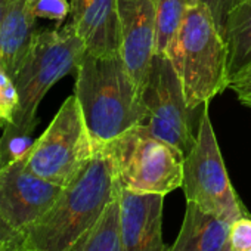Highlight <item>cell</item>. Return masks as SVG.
Instances as JSON below:
<instances>
[{
    "label": "cell",
    "instance_id": "603a6c76",
    "mask_svg": "<svg viewBox=\"0 0 251 251\" xmlns=\"http://www.w3.org/2000/svg\"><path fill=\"white\" fill-rule=\"evenodd\" d=\"M0 245L12 248V250H21L27 251L25 248V235L17 229H14L0 213Z\"/></svg>",
    "mask_w": 251,
    "mask_h": 251
},
{
    "label": "cell",
    "instance_id": "30bf717a",
    "mask_svg": "<svg viewBox=\"0 0 251 251\" xmlns=\"http://www.w3.org/2000/svg\"><path fill=\"white\" fill-rule=\"evenodd\" d=\"M157 0H117L121 56L144 90L155 55Z\"/></svg>",
    "mask_w": 251,
    "mask_h": 251
},
{
    "label": "cell",
    "instance_id": "9a60e30c",
    "mask_svg": "<svg viewBox=\"0 0 251 251\" xmlns=\"http://www.w3.org/2000/svg\"><path fill=\"white\" fill-rule=\"evenodd\" d=\"M222 37L227 49L230 81L251 67V0H241L229 12Z\"/></svg>",
    "mask_w": 251,
    "mask_h": 251
},
{
    "label": "cell",
    "instance_id": "ac0fdd59",
    "mask_svg": "<svg viewBox=\"0 0 251 251\" xmlns=\"http://www.w3.org/2000/svg\"><path fill=\"white\" fill-rule=\"evenodd\" d=\"M34 142L33 135L21 133L5 126L0 138V169L28 157Z\"/></svg>",
    "mask_w": 251,
    "mask_h": 251
},
{
    "label": "cell",
    "instance_id": "7c38bea8",
    "mask_svg": "<svg viewBox=\"0 0 251 251\" xmlns=\"http://www.w3.org/2000/svg\"><path fill=\"white\" fill-rule=\"evenodd\" d=\"M71 23L86 50L105 56L121 53L117 0H71Z\"/></svg>",
    "mask_w": 251,
    "mask_h": 251
},
{
    "label": "cell",
    "instance_id": "44dd1931",
    "mask_svg": "<svg viewBox=\"0 0 251 251\" xmlns=\"http://www.w3.org/2000/svg\"><path fill=\"white\" fill-rule=\"evenodd\" d=\"M232 251H245L251 248V216L245 214L230 225Z\"/></svg>",
    "mask_w": 251,
    "mask_h": 251
},
{
    "label": "cell",
    "instance_id": "ba28073f",
    "mask_svg": "<svg viewBox=\"0 0 251 251\" xmlns=\"http://www.w3.org/2000/svg\"><path fill=\"white\" fill-rule=\"evenodd\" d=\"M142 99L147 112L141 126L186 157L197 139L194 109L185 100L180 78L170 58L154 55Z\"/></svg>",
    "mask_w": 251,
    "mask_h": 251
},
{
    "label": "cell",
    "instance_id": "4316f807",
    "mask_svg": "<svg viewBox=\"0 0 251 251\" xmlns=\"http://www.w3.org/2000/svg\"><path fill=\"white\" fill-rule=\"evenodd\" d=\"M0 251H21V250H12V248H8V247L0 245Z\"/></svg>",
    "mask_w": 251,
    "mask_h": 251
},
{
    "label": "cell",
    "instance_id": "6da1fadb",
    "mask_svg": "<svg viewBox=\"0 0 251 251\" xmlns=\"http://www.w3.org/2000/svg\"><path fill=\"white\" fill-rule=\"evenodd\" d=\"M93 145L92 160L25 232L27 251H70L118 195L120 183L112 152L108 144Z\"/></svg>",
    "mask_w": 251,
    "mask_h": 251
},
{
    "label": "cell",
    "instance_id": "d4e9b609",
    "mask_svg": "<svg viewBox=\"0 0 251 251\" xmlns=\"http://www.w3.org/2000/svg\"><path fill=\"white\" fill-rule=\"evenodd\" d=\"M15 2V0H0V18L3 17V14L6 12V9Z\"/></svg>",
    "mask_w": 251,
    "mask_h": 251
},
{
    "label": "cell",
    "instance_id": "cb8c5ba5",
    "mask_svg": "<svg viewBox=\"0 0 251 251\" xmlns=\"http://www.w3.org/2000/svg\"><path fill=\"white\" fill-rule=\"evenodd\" d=\"M229 89L236 95L238 100L251 108V67L229 81Z\"/></svg>",
    "mask_w": 251,
    "mask_h": 251
},
{
    "label": "cell",
    "instance_id": "f1b7e54d",
    "mask_svg": "<svg viewBox=\"0 0 251 251\" xmlns=\"http://www.w3.org/2000/svg\"><path fill=\"white\" fill-rule=\"evenodd\" d=\"M245 251H251V248H250V250H245Z\"/></svg>",
    "mask_w": 251,
    "mask_h": 251
},
{
    "label": "cell",
    "instance_id": "8fae6325",
    "mask_svg": "<svg viewBox=\"0 0 251 251\" xmlns=\"http://www.w3.org/2000/svg\"><path fill=\"white\" fill-rule=\"evenodd\" d=\"M118 200L123 251H167L163 242L164 195L120 188Z\"/></svg>",
    "mask_w": 251,
    "mask_h": 251
},
{
    "label": "cell",
    "instance_id": "4fadbf2b",
    "mask_svg": "<svg viewBox=\"0 0 251 251\" xmlns=\"http://www.w3.org/2000/svg\"><path fill=\"white\" fill-rule=\"evenodd\" d=\"M36 21L30 0H15L0 18V67L12 78L27 56Z\"/></svg>",
    "mask_w": 251,
    "mask_h": 251
},
{
    "label": "cell",
    "instance_id": "f546056e",
    "mask_svg": "<svg viewBox=\"0 0 251 251\" xmlns=\"http://www.w3.org/2000/svg\"><path fill=\"white\" fill-rule=\"evenodd\" d=\"M167 251H170V248H167Z\"/></svg>",
    "mask_w": 251,
    "mask_h": 251
},
{
    "label": "cell",
    "instance_id": "83f0119b",
    "mask_svg": "<svg viewBox=\"0 0 251 251\" xmlns=\"http://www.w3.org/2000/svg\"><path fill=\"white\" fill-rule=\"evenodd\" d=\"M5 124H6V123H5L2 118H0V127H5Z\"/></svg>",
    "mask_w": 251,
    "mask_h": 251
},
{
    "label": "cell",
    "instance_id": "2e32d148",
    "mask_svg": "<svg viewBox=\"0 0 251 251\" xmlns=\"http://www.w3.org/2000/svg\"><path fill=\"white\" fill-rule=\"evenodd\" d=\"M70 251H123L118 195L106 207L98 223L87 230Z\"/></svg>",
    "mask_w": 251,
    "mask_h": 251
},
{
    "label": "cell",
    "instance_id": "d6986e66",
    "mask_svg": "<svg viewBox=\"0 0 251 251\" xmlns=\"http://www.w3.org/2000/svg\"><path fill=\"white\" fill-rule=\"evenodd\" d=\"M20 105V95L15 80L0 67V118L6 124L15 117Z\"/></svg>",
    "mask_w": 251,
    "mask_h": 251
},
{
    "label": "cell",
    "instance_id": "7a4b0ae2",
    "mask_svg": "<svg viewBox=\"0 0 251 251\" xmlns=\"http://www.w3.org/2000/svg\"><path fill=\"white\" fill-rule=\"evenodd\" d=\"M142 93L121 53L86 52L75 70L74 95L93 144H108L144 123Z\"/></svg>",
    "mask_w": 251,
    "mask_h": 251
},
{
    "label": "cell",
    "instance_id": "277c9868",
    "mask_svg": "<svg viewBox=\"0 0 251 251\" xmlns=\"http://www.w3.org/2000/svg\"><path fill=\"white\" fill-rule=\"evenodd\" d=\"M169 58L180 78L185 100L194 111L229 87L226 43L204 3L188 6Z\"/></svg>",
    "mask_w": 251,
    "mask_h": 251
},
{
    "label": "cell",
    "instance_id": "7402d4cb",
    "mask_svg": "<svg viewBox=\"0 0 251 251\" xmlns=\"http://www.w3.org/2000/svg\"><path fill=\"white\" fill-rule=\"evenodd\" d=\"M241 2V0H201V3H204L214 23H216V27L217 30L220 31V34L223 33V28H225V23H226V18L229 15V12Z\"/></svg>",
    "mask_w": 251,
    "mask_h": 251
},
{
    "label": "cell",
    "instance_id": "ffe728a7",
    "mask_svg": "<svg viewBox=\"0 0 251 251\" xmlns=\"http://www.w3.org/2000/svg\"><path fill=\"white\" fill-rule=\"evenodd\" d=\"M30 3L36 18L56 21V27H61L71 14L68 0H30Z\"/></svg>",
    "mask_w": 251,
    "mask_h": 251
},
{
    "label": "cell",
    "instance_id": "3957f363",
    "mask_svg": "<svg viewBox=\"0 0 251 251\" xmlns=\"http://www.w3.org/2000/svg\"><path fill=\"white\" fill-rule=\"evenodd\" d=\"M86 46L70 21L55 30L36 31L15 80L20 105L8 127L33 135L39 123V105L46 93L65 75L77 70Z\"/></svg>",
    "mask_w": 251,
    "mask_h": 251
},
{
    "label": "cell",
    "instance_id": "e0dca14e",
    "mask_svg": "<svg viewBox=\"0 0 251 251\" xmlns=\"http://www.w3.org/2000/svg\"><path fill=\"white\" fill-rule=\"evenodd\" d=\"M188 11L186 0L155 2V53L170 56Z\"/></svg>",
    "mask_w": 251,
    "mask_h": 251
},
{
    "label": "cell",
    "instance_id": "8992f818",
    "mask_svg": "<svg viewBox=\"0 0 251 251\" xmlns=\"http://www.w3.org/2000/svg\"><path fill=\"white\" fill-rule=\"evenodd\" d=\"M182 189L188 202L230 223L248 214L230 183L210 120L208 103L202 105L195 144L183 161Z\"/></svg>",
    "mask_w": 251,
    "mask_h": 251
},
{
    "label": "cell",
    "instance_id": "9c48e42d",
    "mask_svg": "<svg viewBox=\"0 0 251 251\" xmlns=\"http://www.w3.org/2000/svg\"><path fill=\"white\" fill-rule=\"evenodd\" d=\"M25 160L27 157L0 169V213L24 235L55 204L64 189L28 170Z\"/></svg>",
    "mask_w": 251,
    "mask_h": 251
},
{
    "label": "cell",
    "instance_id": "484cf974",
    "mask_svg": "<svg viewBox=\"0 0 251 251\" xmlns=\"http://www.w3.org/2000/svg\"><path fill=\"white\" fill-rule=\"evenodd\" d=\"M188 2V6H198L201 3V0H186Z\"/></svg>",
    "mask_w": 251,
    "mask_h": 251
},
{
    "label": "cell",
    "instance_id": "5bb4252c",
    "mask_svg": "<svg viewBox=\"0 0 251 251\" xmlns=\"http://www.w3.org/2000/svg\"><path fill=\"white\" fill-rule=\"evenodd\" d=\"M230 225L186 201L183 223L170 251H232Z\"/></svg>",
    "mask_w": 251,
    "mask_h": 251
},
{
    "label": "cell",
    "instance_id": "52a82bcc",
    "mask_svg": "<svg viewBox=\"0 0 251 251\" xmlns=\"http://www.w3.org/2000/svg\"><path fill=\"white\" fill-rule=\"evenodd\" d=\"M95 145L75 95L68 96L36 139L25 166L39 177L67 186L92 160Z\"/></svg>",
    "mask_w": 251,
    "mask_h": 251
},
{
    "label": "cell",
    "instance_id": "5b68a950",
    "mask_svg": "<svg viewBox=\"0 0 251 251\" xmlns=\"http://www.w3.org/2000/svg\"><path fill=\"white\" fill-rule=\"evenodd\" d=\"M120 188L138 194L167 195L183 182L185 155L180 150L145 130H127L108 142Z\"/></svg>",
    "mask_w": 251,
    "mask_h": 251
}]
</instances>
